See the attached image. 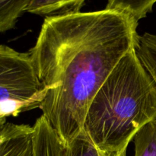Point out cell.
<instances>
[{"label":"cell","instance_id":"6da1fadb","mask_svg":"<svg viewBox=\"0 0 156 156\" xmlns=\"http://www.w3.org/2000/svg\"><path fill=\"white\" fill-rule=\"evenodd\" d=\"M138 23L106 9L45 18L28 53L47 91L40 107L42 115L65 144L83 130L94 95L135 47Z\"/></svg>","mask_w":156,"mask_h":156},{"label":"cell","instance_id":"7a4b0ae2","mask_svg":"<svg viewBox=\"0 0 156 156\" xmlns=\"http://www.w3.org/2000/svg\"><path fill=\"white\" fill-rule=\"evenodd\" d=\"M155 117L156 85L134 47L94 95L83 130L99 152L117 155L126 151L136 133Z\"/></svg>","mask_w":156,"mask_h":156},{"label":"cell","instance_id":"3957f363","mask_svg":"<svg viewBox=\"0 0 156 156\" xmlns=\"http://www.w3.org/2000/svg\"><path fill=\"white\" fill-rule=\"evenodd\" d=\"M47 92L30 54L0 44V117L40 108Z\"/></svg>","mask_w":156,"mask_h":156},{"label":"cell","instance_id":"277c9868","mask_svg":"<svg viewBox=\"0 0 156 156\" xmlns=\"http://www.w3.org/2000/svg\"><path fill=\"white\" fill-rule=\"evenodd\" d=\"M34 128L7 123L0 131V156H34Z\"/></svg>","mask_w":156,"mask_h":156},{"label":"cell","instance_id":"5b68a950","mask_svg":"<svg viewBox=\"0 0 156 156\" xmlns=\"http://www.w3.org/2000/svg\"><path fill=\"white\" fill-rule=\"evenodd\" d=\"M33 128L34 156H64L66 144L44 115Z\"/></svg>","mask_w":156,"mask_h":156},{"label":"cell","instance_id":"8992f818","mask_svg":"<svg viewBox=\"0 0 156 156\" xmlns=\"http://www.w3.org/2000/svg\"><path fill=\"white\" fill-rule=\"evenodd\" d=\"M86 0H34L26 12L53 17L72 15L80 12Z\"/></svg>","mask_w":156,"mask_h":156},{"label":"cell","instance_id":"52a82bcc","mask_svg":"<svg viewBox=\"0 0 156 156\" xmlns=\"http://www.w3.org/2000/svg\"><path fill=\"white\" fill-rule=\"evenodd\" d=\"M135 50L139 59L156 85V34L145 33L139 35Z\"/></svg>","mask_w":156,"mask_h":156},{"label":"cell","instance_id":"ba28073f","mask_svg":"<svg viewBox=\"0 0 156 156\" xmlns=\"http://www.w3.org/2000/svg\"><path fill=\"white\" fill-rule=\"evenodd\" d=\"M156 0H108L105 9L126 14L139 22L152 12Z\"/></svg>","mask_w":156,"mask_h":156},{"label":"cell","instance_id":"9c48e42d","mask_svg":"<svg viewBox=\"0 0 156 156\" xmlns=\"http://www.w3.org/2000/svg\"><path fill=\"white\" fill-rule=\"evenodd\" d=\"M34 0H0V33L12 30Z\"/></svg>","mask_w":156,"mask_h":156},{"label":"cell","instance_id":"30bf717a","mask_svg":"<svg viewBox=\"0 0 156 156\" xmlns=\"http://www.w3.org/2000/svg\"><path fill=\"white\" fill-rule=\"evenodd\" d=\"M135 156H156V117L133 137Z\"/></svg>","mask_w":156,"mask_h":156},{"label":"cell","instance_id":"8fae6325","mask_svg":"<svg viewBox=\"0 0 156 156\" xmlns=\"http://www.w3.org/2000/svg\"><path fill=\"white\" fill-rule=\"evenodd\" d=\"M64 156H100L98 149L82 130L69 144H66Z\"/></svg>","mask_w":156,"mask_h":156},{"label":"cell","instance_id":"7c38bea8","mask_svg":"<svg viewBox=\"0 0 156 156\" xmlns=\"http://www.w3.org/2000/svg\"><path fill=\"white\" fill-rule=\"evenodd\" d=\"M99 153H100V156H126V151H124L120 154H117V155H109V154H105L101 152H99Z\"/></svg>","mask_w":156,"mask_h":156},{"label":"cell","instance_id":"4fadbf2b","mask_svg":"<svg viewBox=\"0 0 156 156\" xmlns=\"http://www.w3.org/2000/svg\"><path fill=\"white\" fill-rule=\"evenodd\" d=\"M6 124V117H0V131L2 129L5 125Z\"/></svg>","mask_w":156,"mask_h":156}]
</instances>
